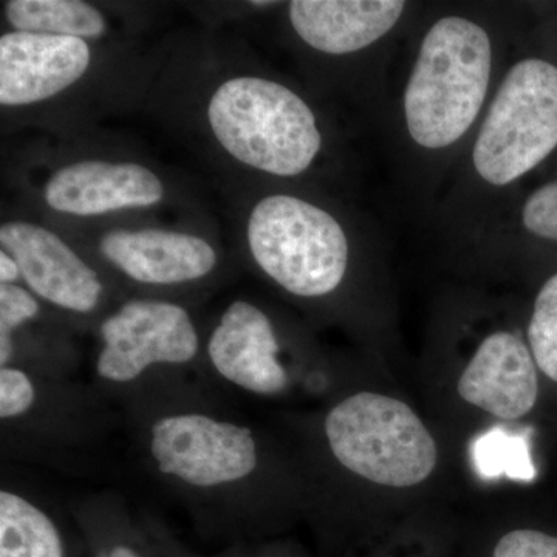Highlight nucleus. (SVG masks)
<instances>
[{"label":"nucleus","mask_w":557,"mask_h":557,"mask_svg":"<svg viewBox=\"0 0 557 557\" xmlns=\"http://www.w3.org/2000/svg\"><path fill=\"white\" fill-rule=\"evenodd\" d=\"M497 39L467 11L440 14L421 33L401 95L403 134L424 159L471 141L496 90Z\"/></svg>","instance_id":"obj_1"},{"label":"nucleus","mask_w":557,"mask_h":557,"mask_svg":"<svg viewBox=\"0 0 557 557\" xmlns=\"http://www.w3.org/2000/svg\"><path fill=\"white\" fill-rule=\"evenodd\" d=\"M207 120L231 159L271 177H300L324 149L319 116L309 101L265 76L223 81L209 97Z\"/></svg>","instance_id":"obj_2"},{"label":"nucleus","mask_w":557,"mask_h":557,"mask_svg":"<svg viewBox=\"0 0 557 557\" xmlns=\"http://www.w3.org/2000/svg\"><path fill=\"white\" fill-rule=\"evenodd\" d=\"M556 149L557 65L544 58H520L497 81L469 141V178L479 189L502 193Z\"/></svg>","instance_id":"obj_3"},{"label":"nucleus","mask_w":557,"mask_h":557,"mask_svg":"<svg viewBox=\"0 0 557 557\" xmlns=\"http://www.w3.org/2000/svg\"><path fill=\"white\" fill-rule=\"evenodd\" d=\"M247 244L259 270L300 299L332 295L346 281L354 244L338 215L296 194H269L256 201Z\"/></svg>","instance_id":"obj_4"},{"label":"nucleus","mask_w":557,"mask_h":557,"mask_svg":"<svg viewBox=\"0 0 557 557\" xmlns=\"http://www.w3.org/2000/svg\"><path fill=\"white\" fill-rule=\"evenodd\" d=\"M324 431L336 460L376 485H420L437 467V443L397 398L375 392L351 395L330 410Z\"/></svg>","instance_id":"obj_5"},{"label":"nucleus","mask_w":557,"mask_h":557,"mask_svg":"<svg viewBox=\"0 0 557 557\" xmlns=\"http://www.w3.org/2000/svg\"><path fill=\"white\" fill-rule=\"evenodd\" d=\"M149 453L160 474L194 490L236 485L259 463L251 429L200 412L159 418L150 426Z\"/></svg>","instance_id":"obj_6"},{"label":"nucleus","mask_w":557,"mask_h":557,"mask_svg":"<svg viewBox=\"0 0 557 557\" xmlns=\"http://www.w3.org/2000/svg\"><path fill=\"white\" fill-rule=\"evenodd\" d=\"M97 373L108 383H131L156 366L188 364L200 338L188 311L160 299H132L104 319Z\"/></svg>","instance_id":"obj_7"},{"label":"nucleus","mask_w":557,"mask_h":557,"mask_svg":"<svg viewBox=\"0 0 557 557\" xmlns=\"http://www.w3.org/2000/svg\"><path fill=\"white\" fill-rule=\"evenodd\" d=\"M0 247L16 260L36 298L75 314H89L100 306L104 285L97 271L53 231L9 220L0 226Z\"/></svg>","instance_id":"obj_8"},{"label":"nucleus","mask_w":557,"mask_h":557,"mask_svg":"<svg viewBox=\"0 0 557 557\" xmlns=\"http://www.w3.org/2000/svg\"><path fill=\"white\" fill-rule=\"evenodd\" d=\"M91 49L84 39L9 32L0 38V104H38L75 86L89 70Z\"/></svg>","instance_id":"obj_9"},{"label":"nucleus","mask_w":557,"mask_h":557,"mask_svg":"<svg viewBox=\"0 0 557 557\" xmlns=\"http://www.w3.org/2000/svg\"><path fill=\"white\" fill-rule=\"evenodd\" d=\"M212 368L234 387L259 397H276L289 387L281 346L269 314L248 300L223 311L207 344Z\"/></svg>","instance_id":"obj_10"},{"label":"nucleus","mask_w":557,"mask_h":557,"mask_svg":"<svg viewBox=\"0 0 557 557\" xmlns=\"http://www.w3.org/2000/svg\"><path fill=\"white\" fill-rule=\"evenodd\" d=\"M42 196L60 214L97 218L156 207L166 188L156 172L134 161L81 160L51 172Z\"/></svg>","instance_id":"obj_11"},{"label":"nucleus","mask_w":557,"mask_h":557,"mask_svg":"<svg viewBox=\"0 0 557 557\" xmlns=\"http://www.w3.org/2000/svg\"><path fill=\"white\" fill-rule=\"evenodd\" d=\"M403 0H295L288 22L300 42L327 57H354L380 47L405 24Z\"/></svg>","instance_id":"obj_12"},{"label":"nucleus","mask_w":557,"mask_h":557,"mask_svg":"<svg viewBox=\"0 0 557 557\" xmlns=\"http://www.w3.org/2000/svg\"><path fill=\"white\" fill-rule=\"evenodd\" d=\"M102 258L124 276L152 287H174L209 276L218 251L203 237L161 228L113 230L100 240Z\"/></svg>","instance_id":"obj_13"},{"label":"nucleus","mask_w":557,"mask_h":557,"mask_svg":"<svg viewBox=\"0 0 557 557\" xmlns=\"http://www.w3.org/2000/svg\"><path fill=\"white\" fill-rule=\"evenodd\" d=\"M458 395L491 416L518 420L537 401V366L518 333L496 330L482 339L457 384Z\"/></svg>","instance_id":"obj_14"},{"label":"nucleus","mask_w":557,"mask_h":557,"mask_svg":"<svg viewBox=\"0 0 557 557\" xmlns=\"http://www.w3.org/2000/svg\"><path fill=\"white\" fill-rule=\"evenodd\" d=\"M3 13L14 32L87 40L109 30L108 17L83 0H9Z\"/></svg>","instance_id":"obj_15"},{"label":"nucleus","mask_w":557,"mask_h":557,"mask_svg":"<svg viewBox=\"0 0 557 557\" xmlns=\"http://www.w3.org/2000/svg\"><path fill=\"white\" fill-rule=\"evenodd\" d=\"M0 557H65L60 528L39 505L0 491Z\"/></svg>","instance_id":"obj_16"},{"label":"nucleus","mask_w":557,"mask_h":557,"mask_svg":"<svg viewBox=\"0 0 557 557\" xmlns=\"http://www.w3.org/2000/svg\"><path fill=\"white\" fill-rule=\"evenodd\" d=\"M474 461L480 474L486 479L505 475L530 482L536 475L528 442L512 437L500 429L486 432L475 442Z\"/></svg>","instance_id":"obj_17"},{"label":"nucleus","mask_w":557,"mask_h":557,"mask_svg":"<svg viewBox=\"0 0 557 557\" xmlns=\"http://www.w3.org/2000/svg\"><path fill=\"white\" fill-rule=\"evenodd\" d=\"M528 344L537 368L557 383V273L545 282L534 300Z\"/></svg>","instance_id":"obj_18"},{"label":"nucleus","mask_w":557,"mask_h":557,"mask_svg":"<svg viewBox=\"0 0 557 557\" xmlns=\"http://www.w3.org/2000/svg\"><path fill=\"white\" fill-rule=\"evenodd\" d=\"M39 300L17 284H0V368L10 366L14 355V332L38 317Z\"/></svg>","instance_id":"obj_19"},{"label":"nucleus","mask_w":557,"mask_h":557,"mask_svg":"<svg viewBox=\"0 0 557 557\" xmlns=\"http://www.w3.org/2000/svg\"><path fill=\"white\" fill-rule=\"evenodd\" d=\"M519 225L528 236L557 244V180L527 197L520 207Z\"/></svg>","instance_id":"obj_20"},{"label":"nucleus","mask_w":557,"mask_h":557,"mask_svg":"<svg viewBox=\"0 0 557 557\" xmlns=\"http://www.w3.org/2000/svg\"><path fill=\"white\" fill-rule=\"evenodd\" d=\"M36 401L35 381L25 370L7 366L0 368V417L16 420L30 412Z\"/></svg>","instance_id":"obj_21"},{"label":"nucleus","mask_w":557,"mask_h":557,"mask_svg":"<svg viewBox=\"0 0 557 557\" xmlns=\"http://www.w3.org/2000/svg\"><path fill=\"white\" fill-rule=\"evenodd\" d=\"M493 557H557V537L537 530L509 531L498 541Z\"/></svg>","instance_id":"obj_22"},{"label":"nucleus","mask_w":557,"mask_h":557,"mask_svg":"<svg viewBox=\"0 0 557 557\" xmlns=\"http://www.w3.org/2000/svg\"><path fill=\"white\" fill-rule=\"evenodd\" d=\"M21 277V269L9 252L0 251V284H16Z\"/></svg>","instance_id":"obj_23"},{"label":"nucleus","mask_w":557,"mask_h":557,"mask_svg":"<svg viewBox=\"0 0 557 557\" xmlns=\"http://www.w3.org/2000/svg\"><path fill=\"white\" fill-rule=\"evenodd\" d=\"M97 557H145L138 549L131 547V545L126 544H116L112 545V547L102 549L100 555Z\"/></svg>","instance_id":"obj_24"}]
</instances>
